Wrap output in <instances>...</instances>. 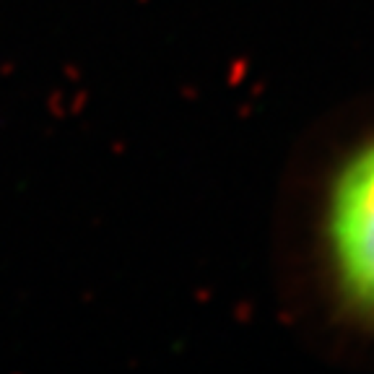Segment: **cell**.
Segmentation results:
<instances>
[{
  "label": "cell",
  "mask_w": 374,
  "mask_h": 374,
  "mask_svg": "<svg viewBox=\"0 0 374 374\" xmlns=\"http://www.w3.org/2000/svg\"><path fill=\"white\" fill-rule=\"evenodd\" d=\"M297 268L323 320L374 346V115L315 156L299 195Z\"/></svg>",
  "instance_id": "cell-1"
}]
</instances>
